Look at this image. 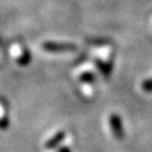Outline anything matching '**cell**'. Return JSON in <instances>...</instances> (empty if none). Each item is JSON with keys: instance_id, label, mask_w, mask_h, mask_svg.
<instances>
[{"instance_id": "obj_1", "label": "cell", "mask_w": 152, "mask_h": 152, "mask_svg": "<svg viewBox=\"0 0 152 152\" xmlns=\"http://www.w3.org/2000/svg\"><path fill=\"white\" fill-rule=\"evenodd\" d=\"M112 124H113V129H114V132L116 136H121L122 135V129H121V124L120 121L117 118H113L112 120Z\"/></svg>"}]
</instances>
